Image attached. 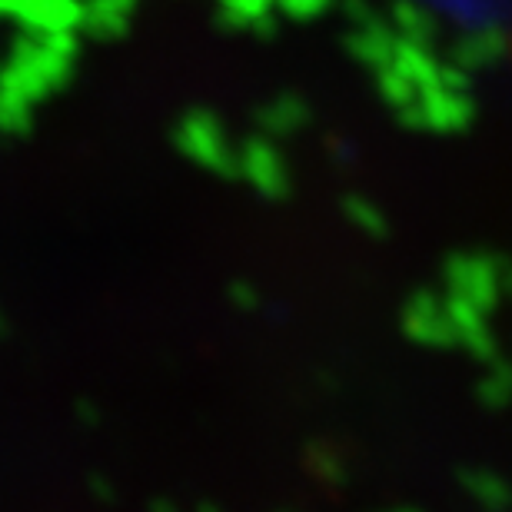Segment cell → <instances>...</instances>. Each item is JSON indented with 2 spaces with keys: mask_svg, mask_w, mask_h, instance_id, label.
I'll return each instance as SVG.
<instances>
[{
  "mask_svg": "<svg viewBox=\"0 0 512 512\" xmlns=\"http://www.w3.org/2000/svg\"><path fill=\"white\" fill-rule=\"evenodd\" d=\"M44 0H0V14H7V10H17L20 17H27L30 24H50V20L44 17H37V10ZM60 7H64V0H57Z\"/></svg>",
  "mask_w": 512,
  "mask_h": 512,
  "instance_id": "6da1fadb",
  "label": "cell"
}]
</instances>
